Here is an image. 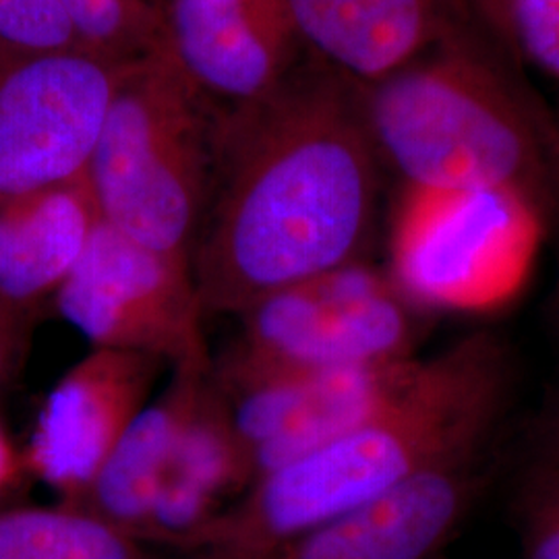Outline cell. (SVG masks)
Returning <instances> with one entry per match:
<instances>
[{
  "instance_id": "cell-1",
  "label": "cell",
  "mask_w": 559,
  "mask_h": 559,
  "mask_svg": "<svg viewBox=\"0 0 559 559\" xmlns=\"http://www.w3.org/2000/svg\"><path fill=\"white\" fill-rule=\"evenodd\" d=\"M360 87L311 55L261 100L214 127V200L191 251L205 311L367 260L381 177Z\"/></svg>"
},
{
  "instance_id": "cell-2",
  "label": "cell",
  "mask_w": 559,
  "mask_h": 559,
  "mask_svg": "<svg viewBox=\"0 0 559 559\" xmlns=\"http://www.w3.org/2000/svg\"><path fill=\"white\" fill-rule=\"evenodd\" d=\"M512 390L506 340L471 332L420 359L373 417L255 480L182 551L191 559L249 558L378 500L441 460L496 440Z\"/></svg>"
},
{
  "instance_id": "cell-3",
  "label": "cell",
  "mask_w": 559,
  "mask_h": 559,
  "mask_svg": "<svg viewBox=\"0 0 559 559\" xmlns=\"http://www.w3.org/2000/svg\"><path fill=\"white\" fill-rule=\"evenodd\" d=\"M485 17L359 85L383 170L402 189L498 191L559 235V122Z\"/></svg>"
},
{
  "instance_id": "cell-4",
  "label": "cell",
  "mask_w": 559,
  "mask_h": 559,
  "mask_svg": "<svg viewBox=\"0 0 559 559\" xmlns=\"http://www.w3.org/2000/svg\"><path fill=\"white\" fill-rule=\"evenodd\" d=\"M216 117L164 48L124 64L87 168L102 221L154 251L191 261Z\"/></svg>"
},
{
  "instance_id": "cell-5",
  "label": "cell",
  "mask_w": 559,
  "mask_h": 559,
  "mask_svg": "<svg viewBox=\"0 0 559 559\" xmlns=\"http://www.w3.org/2000/svg\"><path fill=\"white\" fill-rule=\"evenodd\" d=\"M240 318L239 342L212 367L221 385L417 357L419 309L367 260L274 290Z\"/></svg>"
},
{
  "instance_id": "cell-6",
  "label": "cell",
  "mask_w": 559,
  "mask_h": 559,
  "mask_svg": "<svg viewBox=\"0 0 559 559\" xmlns=\"http://www.w3.org/2000/svg\"><path fill=\"white\" fill-rule=\"evenodd\" d=\"M55 300L94 348L150 355L175 369L214 367L191 261L154 251L104 221Z\"/></svg>"
},
{
  "instance_id": "cell-7",
  "label": "cell",
  "mask_w": 559,
  "mask_h": 559,
  "mask_svg": "<svg viewBox=\"0 0 559 559\" xmlns=\"http://www.w3.org/2000/svg\"><path fill=\"white\" fill-rule=\"evenodd\" d=\"M543 230L522 201L498 191L402 189L388 274L420 313L493 293Z\"/></svg>"
},
{
  "instance_id": "cell-8",
  "label": "cell",
  "mask_w": 559,
  "mask_h": 559,
  "mask_svg": "<svg viewBox=\"0 0 559 559\" xmlns=\"http://www.w3.org/2000/svg\"><path fill=\"white\" fill-rule=\"evenodd\" d=\"M120 71L83 50L0 57V200L87 173Z\"/></svg>"
},
{
  "instance_id": "cell-9",
  "label": "cell",
  "mask_w": 559,
  "mask_h": 559,
  "mask_svg": "<svg viewBox=\"0 0 559 559\" xmlns=\"http://www.w3.org/2000/svg\"><path fill=\"white\" fill-rule=\"evenodd\" d=\"M493 443L441 460L378 500L240 559H445L489 483Z\"/></svg>"
},
{
  "instance_id": "cell-10",
  "label": "cell",
  "mask_w": 559,
  "mask_h": 559,
  "mask_svg": "<svg viewBox=\"0 0 559 559\" xmlns=\"http://www.w3.org/2000/svg\"><path fill=\"white\" fill-rule=\"evenodd\" d=\"M162 365L129 350L87 353L44 402L23 466L60 493L62 503L80 500L150 404Z\"/></svg>"
},
{
  "instance_id": "cell-11",
  "label": "cell",
  "mask_w": 559,
  "mask_h": 559,
  "mask_svg": "<svg viewBox=\"0 0 559 559\" xmlns=\"http://www.w3.org/2000/svg\"><path fill=\"white\" fill-rule=\"evenodd\" d=\"M419 365L415 357L316 376L216 383L228 400L240 440L251 452L255 483L373 417Z\"/></svg>"
},
{
  "instance_id": "cell-12",
  "label": "cell",
  "mask_w": 559,
  "mask_h": 559,
  "mask_svg": "<svg viewBox=\"0 0 559 559\" xmlns=\"http://www.w3.org/2000/svg\"><path fill=\"white\" fill-rule=\"evenodd\" d=\"M168 57L216 112L274 92L305 48L282 0H170Z\"/></svg>"
},
{
  "instance_id": "cell-13",
  "label": "cell",
  "mask_w": 559,
  "mask_h": 559,
  "mask_svg": "<svg viewBox=\"0 0 559 559\" xmlns=\"http://www.w3.org/2000/svg\"><path fill=\"white\" fill-rule=\"evenodd\" d=\"M307 55L357 85L483 20L475 0H282Z\"/></svg>"
},
{
  "instance_id": "cell-14",
  "label": "cell",
  "mask_w": 559,
  "mask_h": 559,
  "mask_svg": "<svg viewBox=\"0 0 559 559\" xmlns=\"http://www.w3.org/2000/svg\"><path fill=\"white\" fill-rule=\"evenodd\" d=\"M253 483V460L212 371L185 423L145 531V543L185 549Z\"/></svg>"
},
{
  "instance_id": "cell-15",
  "label": "cell",
  "mask_w": 559,
  "mask_h": 559,
  "mask_svg": "<svg viewBox=\"0 0 559 559\" xmlns=\"http://www.w3.org/2000/svg\"><path fill=\"white\" fill-rule=\"evenodd\" d=\"M100 222L87 173L0 200V299L23 311L55 297Z\"/></svg>"
},
{
  "instance_id": "cell-16",
  "label": "cell",
  "mask_w": 559,
  "mask_h": 559,
  "mask_svg": "<svg viewBox=\"0 0 559 559\" xmlns=\"http://www.w3.org/2000/svg\"><path fill=\"white\" fill-rule=\"evenodd\" d=\"M210 371L175 369L170 385L158 399L150 400L96 479L69 506L115 524L135 539H145L162 480Z\"/></svg>"
},
{
  "instance_id": "cell-17",
  "label": "cell",
  "mask_w": 559,
  "mask_h": 559,
  "mask_svg": "<svg viewBox=\"0 0 559 559\" xmlns=\"http://www.w3.org/2000/svg\"><path fill=\"white\" fill-rule=\"evenodd\" d=\"M0 559H160L145 543L81 508L0 512Z\"/></svg>"
},
{
  "instance_id": "cell-18",
  "label": "cell",
  "mask_w": 559,
  "mask_h": 559,
  "mask_svg": "<svg viewBox=\"0 0 559 559\" xmlns=\"http://www.w3.org/2000/svg\"><path fill=\"white\" fill-rule=\"evenodd\" d=\"M78 48L112 62L131 64L166 46L164 7L156 0H60Z\"/></svg>"
},
{
  "instance_id": "cell-19",
  "label": "cell",
  "mask_w": 559,
  "mask_h": 559,
  "mask_svg": "<svg viewBox=\"0 0 559 559\" xmlns=\"http://www.w3.org/2000/svg\"><path fill=\"white\" fill-rule=\"evenodd\" d=\"M512 55L559 81V0H475Z\"/></svg>"
},
{
  "instance_id": "cell-20",
  "label": "cell",
  "mask_w": 559,
  "mask_h": 559,
  "mask_svg": "<svg viewBox=\"0 0 559 559\" xmlns=\"http://www.w3.org/2000/svg\"><path fill=\"white\" fill-rule=\"evenodd\" d=\"M80 50L60 0H0V57Z\"/></svg>"
},
{
  "instance_id": "cell-21",
  "label": "cell",
  "mask_w": 559,
  "mask_h": 559,
  "mask_svg": "<svg viewBox=\"0 0 559 559\" xmlns=\"http://www.w3.org/2000/svg\"><path fill=\"white\" fill-rule=\"evenodd\" d=\"M519 533L524 559H559V471L547 464L520 491Z\"/></svg>"
},
{
  "instance_id": "cell-22",
  "label": "cell",
  "mask_w": 559,
  "mask_h": 559,
  "mask_svg": "<svg viewBox=\"0 0 559 559\" xmlns=\"http://www.w3.org/2000/svg\"><path fill=\"white\" fill-rule=\"evenodd\" d=\"M21 313L23 311L0 299V381L13 365L20 348Z\"/></svg>"
},
{
  "instance_id": "cell-23",
  "label": "cell",
  "mask_w": 559,
  "mask_h": 559,
  "mask_svg": "<svg viewBox=\"0 0 559 559\" xmlns=\"http://www.w3.org/2000/svg\"><path fill=\"white\" fill-rule=\"evenodd\" d=\"M23 466V459L15 452L13 443L7 438L0 425V496L9 489V485L17 479V473Z\"/></svg>"
},
{
  "instance_id": "cell-24",
  "label": "cell",
  "mask_w": 559,
  "mask_h": 559,
  "mask_svg": "<svg viewBox=\"0 0 559 559\" xmlns=\"http://www.w3.org/2000/svg\"><path fill=\"white\" fill-rule=\"evenodd\" d=\"M547 456L540 464L554 466L559 471V406L556 415L551 417V425H549V436H547Z\"/></svg>"
},
{
  "instance_id": "cell-25",
  "label": "cell",
  "mask_w": 559,
  "mask_h": 559,
  "mask_svg": "<svg viewBox=\"0 0 559 559\" xmlns=\"http://www.w3.org/2000/svg\"><path fill=\"white\" fill-rule=\"evenodd\" d=\"M554 320L558 323V332H559V302H554Z\"/></svg>"
},
{
  "instance_id": "cell-26",
  "label": "cell",
  "mask_w": 559,
  "mask_h": 559,
  "mask_svg": "<svg viewBox=\"0 0 559 559\" xmlns=\"http://www.w3.org/2000/svg\"><path fill=\"white\" fill-rule=\"evenodd\" d=\"M554 302H559V278H558V288H556V297H554Z\"/></svg>"
}]
</instances>
